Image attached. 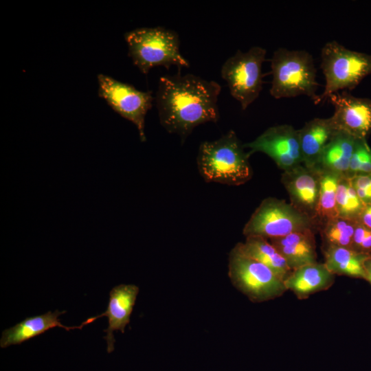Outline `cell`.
Instances as JSON below:
<instances>
[{"instance_id": "1", "label": "cell", "mask_w": 371, "mask_h": 371, "mask_svg": "<svg viewBox=\"0 0 371 371\" xmlns=\"http://www.w3.org/2000/svg\"><path fill=\"white\" fill-rule=\"evenodd\" d=\"M221 91L216 81L192 74L160 77L155 101L161 125L184 142L197 126L218 121Z\"/></svg>"}, {"instance_id": "2", "label": "cell", "mask_w": 371, "mask_h": 371, "mask_svg": "<svg viewBox=\"0 0 371 371\" xmlns=\"http://www.w3.org/2000/svg\"><path fill=\"white\" fill-rule=\"evenodd\" d=\"M244 144L230 130L218 139L205 141L196 157L198 170L206 182L240 186L252 177L253 172Z\"/></svg>"}, {"instance_id": "3", "label": "cell", "mask_w": 371, "mask_h": 371, "mask_svg": "<svg viewBox=\"0 0 371 371\" xmlns=\"http://www.w3.org/2000/svg\"><path fill=\"white\" fill-rule=\"evenodd\" d=\"M128 56L139 70L147 75L150 69L162 66L169 69L188 67L190 63L181 54L178 34L163 27H139L124 34Z\"/></svg>"}, {"instance_id": "4", "label": "cell", "mask_w": 371, "mask_h": 371, "mask_svg": "<svg viewBox=\"0 0 371 371\" xmlns=\"http://www.w3.org/2000/svg\"><path fill=\"white\" fill-rule=\"evenodd\" d=\"M271 95L276 99L306 95L315 102L319 84L312 55L305 50L279 47L272 55Z\"/></svg>"}, {"instance_id": "5", "label": "cell", "mask_w": 371, "mask_h": 371, "mask_svg": "<svg viewBox=\"0 0 371 371\" xmlns=\"http://www.w3.org/2000/svg\"><path fill=\"white\" fill-rule=\"evenodd\" d=\"M324 91L314 102H324L335 93L355 89L371 74V54L349 49L336 41L327 42L321 51Z\"/></svg>"}, {"instance_id": "6", "label": "cell", "mask_w": 371, "mask_h": 371, "mask_svg": "<svg viewBox=\"0 0 371 371\" xmlns=\"http://www.w3.org/2000/svg\"><path fill=\"white\" fill-rule=\"evenodd\" d=\"M315 222L293 204L273 197L265 199L245 225L243 233L247 236L266 239L313 229Z\"/></svg>"}, {"instance_id": "7", "label": "cell", "mask_w": 371, "mask_h": 371, "mask_svg": "<svg viewBox=\"0 0 371 371\" xmlns=\"http://www.w3.org/2000/svg\"><path fill=\"white\" fill-rule=\"evenodd\" d=\"M228 276L234 286L253 302L273 300L287 291L284 281L272 270L235 247L229 254Z\"/></svg>"}, {"instance_id": "8", "label": "cell", "mask_w": 371, "mask_h": 371, "mask_svg": "<svg viewBox=\"0 0 371 371\" xmlns=\"http://www.w3.org/2000/svg\"><path fill=\"white\" fill-rule=\"evenodd\" d=\"M266 54V49L260 46L251 47L247 52L238 50L221 67V77L243 110L258 98L262 89V66Z\"/></svg>"}, {"instance_id": "9", "label": "cell", "mask_w": 371, "mask_h": 371, "mask_svg": "<svg viewBox=\"0 0 371 371\" xmlns=\"http://www.w3.org/2000/svg\"><path fill=\"white\" fill-rule=\"evenodd\" d=\"M98 95L122 117L137 127L142 142L146 140L145 118L155 100L150 91H142L109 76H98Z\"/></svg>"}, {"instance_id": "10", "label": "cell", "mask_w": 371, "mask_h": 371, "mask_svg": "<svg viewBox=\"0 0 371 371\" xmlns=\"http://www.w3.org/2000/svg\"><path fill=\"white\" fill-rule=\"evenodd\" d=\"M244 146L250 155L256 152L267 155L284 171L303 164L298 130L289 124L271 126Z\"/></svg>"}, {"instance_id": "11", "label": "cell", "mask_w": 371, "mask_h": 371, "mask_svg": "<svg viewBox=\"0 0 371 371\" xmlns=\"http://www.w3.org/2000/svg\"><path fill=\"white\" fill-rule=\"evenodd\" d=\"M328 100L335 109L330 117L336 129L366 139L371 133V99L355 97L344 91L331 94Z\"/></svg>"}, {"instance_id": "12", "label": "cell", "mask_w": 371, "mask_h": 371, "mask_svg": "<svg viewBox=\"0 0 371 371\" xmlns=\"http://www.w3.org/2000/svg\"><path fill=\"white\" fill-rule=\"evenodd\" d=\"M320 175V169L301 164L284 171L282 177L291 204L313 220L319 198Z\"/></svg>"}, {"instance_id": "13", "label": "cell", "mask_w": 371, "mask_h": 371, "mask_svg": "<svg viewBox=\"0 0 371 371\" xmlns=\"http://www.w3.org/2000/svg\"><path fill=\"white\" fill-rule=\"evenodd\" d=\"M139 289L135 284H120L114 286L109 293V301L106 311L100 315L89 317L82 322L83 326L91 324L94 320L103 316L108 318V328L104 330L106 335V339L108 353L114 350L115 338L113 332L124 333L125 327L130 322Z\"/></svg>"}, {"instance_id": "14", "label": "cell", "mask_w": 371, "mask_h": 371, "mask_svg": "<svg viewBox=\"0 0 371 371\" xmlns=\"http://www.w3.org/2000/svg\"><path fill=\"white\" fill-rule=\"evenodd\" d=\"M337 131L331 117L314 118L298 130L302 161L306 167L317 168L324 148Z\"/></svg>"}, {"instance_id": "15", "label": "cell", "mask_w": 371, "mask_h": 371, "mask_svg": "<svg viewBox=\"0 0 371 371\" xmlns=\"http://www.w3.org/2000/svg\"><path fill=\"white\" fill-rule=\"evenodd\" d=\"M267 240L281 254L292 271L317 262L315 240L313 229L294 232Z\"/></svg>"}, {"instance_id": "16", "label": "cell", "mask_w": 371, "mask_h": 371, "mask_svg": "<svg viewBox=\"0 0 371 371\" xmlns=\"http://www.w3.org/2000/svg\"><path fill=\"white\" fill-rule=\"evenodd\" d=\"M66 311H48L44 314L29 317L15 326L2 332L0 347L7 348L18 345L33 337L38 336L54 327H60L69 331L72 329H81L84 326H66L61 324L58 317Z\"/></svg>"}, {"instance_id": "17", "label": "cell", "mask_w": 371, "mask_h": 371, "mask_svg": "<svg viewBox=\"0 0 371 371\" xmlns=\"http://www.w3.org/2000/svg\"><path fill=\"white\" fill-rule=\"evenodd\" d=\"M335 275L324 263H313L296 269L284 281L287 290L298 297L304 298L316 292L328 289L334 282Z\"/></svg>"}, {"instance_id": "18", "label": "cell", "mask_w": 371, "mask_h": 371, "mask_svg": "<svg viewBox=\"0 0 371 371\" xmlns=\"http://www.w3.org/2000/svg\"><path fill=\"white\" fill-rule=\"evenodd\" d=\"M357 139L345 132L337 131L324 148L317 168L348 177Z\"/></svg>"}, {"instance_id": "19", "label": "cell", "mask_w": 371, "mask_h": 371, "mask_svg": "<svg viewBox=\"0 0 371 371\" xmlns=\"http://www.w3.org/2000/svg\"><path fill=\"white\" fill-rule=\"evenodd\" d=\"M234 247L243 254L268 267L282 281L292 272L281 254L265 238L247 236L244 243H238Z\"/></svg>"}, {"instance_id": "20", "label": "cell", "mask_w": 371, "mask_h": 371, "mask_svg": "<svg viewBox=\"0 0 371 371\" xmlns=\"http://www.w3.org/2000/svg\"><path fill=\"white\" fill-rule=\"evenodd\" d=\"M324 254V265L334 275L367 280L366 264L371 257L352 249L335 246H326Z\"/></svg>"}, {"instance_id": "21", "label": "cell", "mask_w": 371, "mask_h": 371, "mask_svg": "<svg viewBox=\"0 0 371 371\" xmlns=\"http://www.w3.org/2000/svg\"><path fill=\"white\" fill-rule=\"evenodd\" d=\"M341 177L335 172L321 170L319 198L314 218L315 223L319 221L323 224L330 218L339 216L336 194Z\"/></svg>"}, {"instance_id": "22", "label": "cell", "mask_w": 371, "mask_h": 371, "mask_svg": "<svg viewBox=\"0 0 371 371\" xmlns=\"http://www.w3.org/2000/svg\"><path fill=\"white\" fill-rule=\"evenodd\" d=\"M357 221L337 216L322 225V236L326 246L352 249V240Z\"/></svg>"}, {"instance_id": "23", "label": "cell", "mask_w": 371, "mask_h": 371, "mask_svg": "<svg viewBox=\"0 0 371 371\" xmlns=\"http://www.w3.org/2000/svg\"><path fill=\"white\" fill-rule=\"evenodd\" d=\"M336 204L339 216L357 221L366 205L357 195L347 176L341 175L339 181Z\"/></svg>"}, {"instance_id": "24", "label": "cell", "mask_w": 371, "mask_h": 371, "mask_svg": "<svg viewBox=\"0 0 371 371\" xmlns=\"http://www.w3.org/2000/svg\"><path fill=\"white\" fill-rule=\"evenodd\" d=\"M352 249L371 257V229L359 221L355 226Z\"/></svg>"}, {"instance_id": "25", "label": "cell", "mask_w": 371, "mask_h": 371, "mask_svg": "<svg viewBox=\"0 0 371 371\" xmlns=\"http://www.w3.org/2000/svg\"><path fill=\"white\" fill-rule=\"evenodd\" d=\"M357 195L365 205L371 204V174H356L349 177Z\"/></svg>"}, {"instance_id": "26", "label": "cell", "mask_w": 371, "mask_h": 371, "mask_svg": "<svg viewBox=\"0 0 371 371\" xmlns=\"http://www.w3.org/2000/svg\"><path fill=\"white\" fill-rule=\"evenodd\" d=\"M358 221L371 229V204L365 205L359 217Z\"/></svg>"}, {"instance_id": "27", "label": "cell", "mask_w": 371, "mask_h": 371, "mask_svg": "<svg viewBox=\"0 0 371 371\" xmlns=\"http://www.w3.org/2000/svg\"><path fill=\"white\" fill-rule=\"evenodd\" d=\"M366 266L367 271V280L371 284V258L366 262Z\"/></svg>"}]
</instances>
